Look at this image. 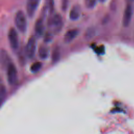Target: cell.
<instances>
[{
	"label": "cell",
	"instance_id": "1",
	"mask_svg": "<svg viewBox=\"0 0 134 134\" xmlns=\"http://www.w3.org/2000/svg\"><path fill=\"white\" fill-rule=\"evenodd\" d=\"M15 24L17 29L21 32L24 33L27 29V20L26 16L22 10H18L15 16Z\"/></svg>",
	"mask_w": 134,
	"mask_h": 134
},
{
	"label": "cell",
	"instance_id": "2",
	"mask_svg": "<svg viewBox=\"0 0 134 134\" xmlns=\"http://www.w3.org/2000/svg\"><path fill=\"white\" fill-rule=\"evenodd\" d=\"M48 25L49 27L53 28L56 32L59 31L62 27L63 19L60 14H55L50 17L48 19Z\"/></svg>",
	"mask_w": 134,
	"mask_h": 134
},
{
	"label": "cell",
	"instance_id": "3",
	"mask_svg": "<svg viewBox=\"0 0 134 134\" xmlns=\"http://www.w3.org/2000/svg\"><path fill=\"white\" fill-rule=\"evenodd\" d=\"M6 74L9 84L10 85L15 84L17 80V71L15 65L12 62L6 68Z\"/></svg>",
	"mask_w": 134,
	"mask_h": 134
},
{
	"label": "cell",
	"instance_id": "4",
	"mask_svg": "<svg viewBox=\"0 0 134 134\" xmlns=\"http://www.w3.org/2000/svg\"><path fill=\"white\" fill-rule=\"evenodd\" d=\"M36 50V40L34 37L29 38L25 47V54L29 58H32L35 54Z\"/></svg>",
	"mask_w": 134,
	"mask_h": 134
},
{
	"label": "cell",
	"instance_id": "5",
	"mask_svg": "<svg viewBox=\"0 0 134 134\" xmlns=\"http://www.w3.org/2000/svg\"><path fill=\"white\" fill-rule=\"evenodd\" d=\"M8 39L11 48L14 50L17 49L19 46L18 36L14 28L9 29L8 32Z\"/></svg>",
	"mask_w": 134,
	"mask_h": 134
},
{
	"label": "cell",
	"instance_id": "6",
	"mask_svg": "<svg viewBox=\"0 0 134 134\" xmlns=\"http://www.w3.org/2000/svg\"><path fill=\"white\" fill-rule=\"evenodd\" d=\"M40 0H27L26 4V11L29 17H32L39 4Z\"/></svg>",
	"mask_w": 134,
	"mask_h": 134
},
{
	"label": "cell",
	"instance_id": "7",
	"mask_svg": "<svg viewBox=\"0 0 134 134\" xmlns=\"http://www.w3.org/2000/svg\"><path fill=\"white\" fill-rule=\"evenodd\" d=\"M132 15V8L130 4L127 5L124 13L122 25L124 27H128L131 21Z\"/></svg>",
	"mask_w": 134,
	"mask_h": 134
},
{
	"label": "cell",
	"instance_id": "8",
	"mask_svg": "<svg viewBox=\"0 0 134 134\" xmlns=\"http://www.w3.org/2000/svg\"><path fill=\"white\" fill-rule=\"evenodd\" d=\"M79 31L76 29H70L66 32L64 36V41L65 43H69L75 39L78 35Z\"/></svg>",
	"mask_w": 134,
	"mask_h": 134
},
{
	"label": "cell",
	"instance_id": "9",
	"mask_svg": "<svg viewBox=\"0 0 134 134\" xmlns=\"http://www.w3.org/2000/svg\"><path fill=\"white\" fill-rule=\"evenodd\" d=\"M44 30V26L43 20L41 18H39L36 21L35 25V31L37 36L40 37L43 34Z\"/></svg>",
	"mask_w": 134,
	"mask_h": 134
},
{
	"label": "cell",
	"instance_id": "10",
	"mask_svg": "<svg viewBox=\"0 0 134 134\" xmlns=\"http://www.w3.org/2000/svg\"><path fill=\"white\" fill-rule=\"evenodd\" d=\"M11 62L9 57L5 50L2 49L1 51V63L2 67L7 68L8 65Z\"/></svg>",
	"mask_w": 134,
	"mask_h": 134
},
{
	"label": "cell",
	"instance_id": "11",
	"mask_svg": "<svg viewBox=\"0 0 134 134\" xmlns=\"http://www.w3.org/2000/svg\"><path fill=\"white\" fill-rule=\"evenodd\" d=\"M80 16V9L77 5L74 6L69 13L70 19L72 20H76L79 18Z\"/></svg>",
	"mask_w": 134,
	"mask_h": 134
},
{
	"label": "cell",
	"instance_id": "12",
	"mask_svg": "<svg viewBox=\"0 0 134 134\" xmlns=\"http://www.w3.org/2000/svg\"><path fill=\"white\" fill-rule=\"evenodd\" d=\"M38 54L41 59H46L49 55V50L45 46H40L38 49Z\"/></svg>",
	"mask_w": 134,
	"mask_h": 134
},
{
	"label": "cell",
	"instance_id": "13",
	"mask_svg": "<svg viewBox=\"0 0 134 134\" xmlns=\"http://www.w3.org/2000/svg\"><path fill=\"white\" fill-rule=\"evenodd\" d=\"M54 0H44V8L45 10L49 13H52L54 9Z\"/></svg>",
	"mask_w": 134,
	"mask_h": 134
},
{
	"label": "cell",
	"instance_id": "14",
	"mask_svg": "<svg viewBox=\"0 0 134 134\" xmlns=\"http://www.w3.org/2000/svg\"><path fill=\"white\" fill-rule=\"evenodd\" d=\"M60 58V51L59 48H55L52 53V61L53 62L55 63L58 61Z\"/></svg>",
	"mask_w": 134,
	"mask_h": 134
},
{
	"label": "cell",
	"instance_id": "15",
	"mask_svg": "<svg viewBox=\"0 0 134 134\" xmlns=\"http://www.w3.org/2000/svg\"><path fill=\"white\" fill-rule=\"evenodd\" d=\"M42 64L40 62H36L33 63L30 66V70L32 72H37L41 68Z\"/></svg>",
	"mask_w": 134,
	"mask_h": 134
},
{
	"label": "cell",
	"instance_id": "16",
	"mask_svg": "<svg viewBox=\"0 0 134 134\" xmlns=\"http://www.w3.org/2000/svg\"><path fill=\"white\" fill-rule=\"evenodd\" d=\"M84 3L87 8L92 9L96 4V0H84Z\"/></svg>",
	"mask_w": 134,
	"mask_h": 134
},
{
	"label": "cell",
	"instance_id": "17",
	"mask_svg": "<svg viewBox=\"0 0 134 134\" xmlns=\"http://www.w3.org/2000/svg\"><path fill=\"white\" fill-rule=\"evenodd\" d=\"M95 34V30L94 28L93 27H91L87 29V30H86L85 34V36L86 38H91V37H93Z\"/></svg>",
	"mask_w": 134,
	"mask_h": 134
},
{
	"label": "cell",
	"instance_id": "18",
	"mask_svg": "<svg viewBox=\"0 0 134 134\" xmlns=\"http://www.w3.org/2000/svg\"><path fill=\"white\" fill-rule=\"evenodd\" d=\"M61 9L63 11H65L69 5V0H61Z\"/></svg>",
	"mask_w": 134,
	"mask_h": 134
},
{
	"label": "cell",
	"instance_id": "19",
	"mask_svg": "<svg viewBox=\"0 0 134 134\" xmlns=\"http://www.w3.org/2000/svg\"><path fill=\"white\" fill-rule=\"evenodd\" d=\"M6 94V91L5 88L3 84H1V90H0V98H1V101L2 102Z\"/></svg>",
	"mask_w": 134,
	"mask_h": 134
},
{
	"label": "cell",
	"instance_id": "20",
	"mask_svg": "<svg viewBox=\"0 0 134 134\" xmlns=\"http://www.w3.org/2000/svg\"><path fill=\"white\" fill-rule=\"evenodd\" d=\"M100 2H102V3H104V2H105L106 1V0H99Z\"/></svg>",
	"mask_w": 134,
	"mask_h": 134
},
{
	"label": "cell",
	"instance_id": "21",
	"mask_svg": "<svg viewBox=\"0 0 134 134\" xmlns=\"http://www.w3.org/2000/svg\"><path fill=\"white\" fill-rule=\"evenodd\" d=\"M131 1H134V0H131Z\"/></svg>",
	"mask_w": 134,
	"mask_h": 134
}]
</instances>
